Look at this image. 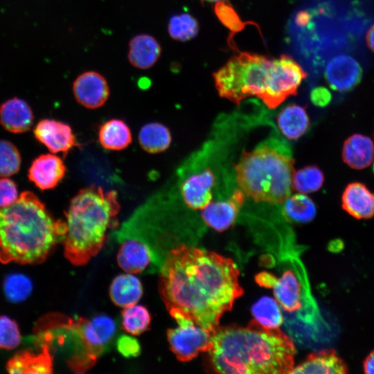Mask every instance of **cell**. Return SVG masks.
Here are the masks:
<instances>
[{"label":"cell","mask_w":374,"mask_h":374,"mask_svg":"<svg viewBox=\"0 0 374 374\" xmlns=\"http://www.w3.org/2000/svg\"><path fill=\"white\" fill-rule=\"evenodd\" d=\"M238 277L231 259L182 243L165 254L159 288L172 317L189 318L212 332L243 294Z\"/></svg>","instance_id":"cell-1"},{"label":"cell","mask_w":374,"mask_h":374,"mask_svg":"<svg viewBox=\"0 0 374 374\" xmlns=\"http://www.w3.org/2000/svg\"><path fill=\"white\" fill-rule=\"evenodd\" d=\"M207 353L217 373L285 374L294 367L296 350L278 328H267L253 320L246 327L218 326L211 332Z\"/></svg>","instance_id":"cell-2"},{"label":"cell","mask_w":374,"mask_h":374,"mask_svg":"<svg viewBox=\"0 0 374 374\" xmlns=\"http://www.w3.org/2000/svg\"><path fill=\"white\" fill-rule=\"evenodd\" d=\"M65 232V221L55 220L36 195L24 191L0 208V262L41 263Z\"/></svg>","instance_id":"cell-3"},{"label":"cell","mask_w":374,"mask_h":374,"mask_svg":"<svg viewBox=\"0 0 374 374\" xmlns=\"http://www.w3.org/2000/svg\"><path fill=\"white\" fill-rule=\"evenodd\" d=\"M117 193L100 186L84 188L71 199L62 239L65 257L73 264L87 263L103 247L109 229L118 224Z\"/></svg>","instance_id":"cell-4"},{"label":"cell","mask_w":374,"mask_h":374,"mask_svg":"<svg viewBox=\"0 0 374 374\" xmlns=\"http://www.w3.org/2000/svg\"><path fill=\"white\" fill-rule=\"evenodd\" d=\"M294 164L287 145L271 138L242 152L234 165L235 179L256 202L280 204L291 195Z\"/></svg>","instance_id":"cell-5"},{"label":"cell","mask_w":374,"mask_h":374,"mask_svg":"<svg viewBox=\"0 0 374 374\" xmlns=\"http://www.w3.org/2000/svg\"><path fill=\"white\" fill-rule=\"evenodd\" d=\"M221 69L213 73L219 95L240 105L256 96L269 109L282 103L276 58L239 49Z\"/></svg>","instance_id":"cell-6"},{"label":"cell","mask_w":374,"mask_h":374,"mask_svg":"<svg viewBox=\"0 0 374 374\" xmlns=\"http://www.w3.org/2000/svg\"><path fill=\"white\" fill-rule=\"evenodd\" d=\"M69 324L75 335L78 346L74 354L67 359V364L75 373H84L95 364L114 337L116 324L112 319L105 315H99L91 320L69 317Z\"/></svg>","instance_id":"cell-7"},{"label":"cell","mask_w":374,"mask_h":374,"mask_svg":"<svg viewBox=\"0 0 374 374\" xmlns=\"http://www.w3.org/2000/svg\"><path fill=\"white\" fill-rule=\"evenodd\" d=\"M177 327L168 329L167 338L170 349L177 358L188 362L201 352H208L211 345V332L192 319L177 315L173 317Z\"/></svg>","instance_id":"cell-8"},{"label":"cell","mask_w":374,"mask_h":374,"mask_svg":"<svg viewBox=\"0 0 374 374\" xmlns=\"http://www.w3.org/2000/svg\"><path fill=\"white\" fill-rule=\"evenodd\" d=\"M255 279L260 286L273 290L277 301L286 311L293 312L301 308V287L292 270L285 271L280 277L262 271Z\"/></svg>","instance_id":"cell-9"},{"label":"cell","mask_w":374,"mask_h":374,"mask_svg":"<svg viewBox=\"0 0 374 374\" xmlns=\"http://www.w3.org/2000/svg\"><path fill=\"white\" fill-rule=\"evenodd\" d=\"M73 93L79 104L88 109H96L107 100L109 88L103 75L96 71H88L75 78Z\"/></svg>","instance_id":"cell-10"},{"label":"cell","mask_w":374,"mask_h":374,"mask_svg":"<svg viewBox=\"0 0 374 374\" xmlns=\"http://www.w3.org/2000/svg\"><path fill=\"white\" fill-rule=\"evenodd\" d=\"M244 201V192L240 188H235L227 199L211 202L202 209V218L212 229L224 231L234 223Z\"/></svg>","instance_id":"cell-11"},{"label":"cell","mask_w":374,"mask_h":374,"mask_svg":"<svg viewBox=\"0 0 374 374\" xmlns=\"http://www.w3.org/2000/svg\"><path fill=\"white\" fill-rule=\"evenodd\" d=\"M33 132L35 138L53 153L66 154L78 145L71 127L61 121L48 118L41 120Z\"/></svg>","instance_id":"cell-12"},{"label":"cell","mask_w":374,"mask_h":374,"mask_svg":"<svg viewBox=\"0 0 374 374\" xmlns=\"http://www.w3.org/2000/svg\"><path fill=\"white\" fill-rule=\"evenodd\" d=\"M215 183V175L210 168L191 175L181 186L184 203L192 209H203L212 202Z\"/></svg>","instance_id":"cell-13"},{"label":"cell","mask_w":374,"mask_h":374,"mask_svg":"<svg viewBox=\"0 0 374 374\" xmlns=\"http://www.w3.org/2000/svg\"><path fill=\"white\" fill-rule=\"evenodd\" d=\"M362 70L359 63L348 55H336L330 60L325 77L330 87L338 91L353 89L360 82Z\"/></svg>","instance_id":"cell-14"},{"label":"cell","mask_w":374,"mask_h":374,"mask_svg":"<svg viewBox=\"0 0 374 374\" xmlns=\"http://www.w3.org/2000/svg\"><path fill=\"white\" fill-rule=\"evenodd\" d=\"M66 166L57 156L46 154L37 157L32 163L28 177L41 190L55 188L63 179Z\"/></svg>","instance_id":"cell-15"},{"label":"cell","mask_w":374,"mask_h":374,"mask_svg":"<svg viewBox=\"0 0 374 374\" xmlns=\"http://www.w3.org/2000/svg\"><path fill=\"white\" fill-rule=\"evenodd\" d=\"M6 369L10 373H51L53 356L51 348L43 344H41L40 352L21 350L10 359L6 364Z\"/></svg>","instance_id":"cell-16"},{"label":"cell","mask_w":374,"mask_h":374,"mask_svg":"<svg viewBox=\"0 0 374 374\" xmlns=\"http://www.w3.org/2000/svg\"><path fill=\"white\" fill-rule=\"evenodd\" d=\"M118 265L126 272L143 271L155 258L151 247L143 240L130 238L124 241L117 254Z\"/></svg>","instance_id":"cell-17"},{"label":"cell","mask_w":374,"mask_h":374,"mask_svg":"<svg viewBox=\"0 0 374 374\" xmlns=\"http://www.w3.org/2000/svg\"><path fill=\"white\" fill-rule=\"evenodd\" d=\"M341 207L356 219H369L374 216V193L362 183H350L343 192Z\"/></svg>","instance_id":"cell-18"},{"label":"cell","mask_w":374,"mask_h":374,"mask_svg":"<svg viewBox=\"0 0 374 374\" xmlns=\"http://www.w3.org/2000/svg\"><path fill=\"white\" fill-rule=\"evenodd\" d=\"M33 120L31 107L21 98H13L0 105V123L8 132H27L30 129Z\"/></svg>","instance_id":"cell-19"},{"label":"cell","mask_w":374,"mask_h":374,"mask_svg":"<svg viewBox=\"0 0 374 374\" xmlns=\"http://www.w3.org/2000/svg\"><path fill=\"white\" fill-rule=\"evenodd\" d=\"M348 367L335 350L328 349L310 354L290 373L344 374Z\"/></svg>","instance_id":"cell-20"},{"label":"cell","mask_w":374,"mask_h":374,"mask_svg":"<svg viewBox=\"0 0 374 374\" xmlns=\"http://www.w3.org/2000/svg\"><path fill=\"white\" fill-rule=\"evenodd\" d=\"M341 154L344 162L351 168L364 169L373 161L374 143L367 136L353 134L344 141Z\"/></svg>","instance_id":"cell-21"},{"label":"cell","mask_w":374,"mask_h":374,"mask_svg":"<svg viewBox=\"0 0 374 374\" xmlns=\"http://www.w3.org/2000/svg\"><path fill=\"white\" fill-rule=\"evenodd\" d=\"M161 53V46L153 36L140 34L130 40L127 57L135 68L148 69L157 62Z\"/></svg>","instance_id":"cell-22"},{"label":"cell","mask_w":374,"mask_h":374,"mask_svg":"<svg viewBox=\"0 0 374 374\" xmlns=\"http://www.w3.org/2000/svg\"><path fill=\"white\" fill-rule=\"evenodd\" d=\"M277 125L283 135L287 139L296 140L306 132L310 122L303 107L291 104L278 113Z\"/></svg>","instance_id":"cell-23"},{"label":"cell","mask_w":374,"mask_h":374,"mask_svg":"<svg viewBox=\"0 0 374 374\" xmlns=\"http://www.w3.org/2000/svg\"><path fill=\"white\" fill-rule=\"evenodd\" d=\"M109 293L116 305L126 308L139 301L143 294V287L137 277L130 274H121L113 280Z\"/></svg>","instance_id":"cell-24"},{"label":"cell","mask_w":374,"mask_h":374,"mask_svg":"<svg viewBox=\"0 0 374 374\" xmlns=\"http://www.w3.org/2000/svg\"><path fill=\"white\" fill-rule=\"evenodd\" d=\"M132 140L130 129L122 120L111 119L99 127L98 141L105 149L122 150L128 147Z\"/></svg>","instance_id":"cell-25"},{"label":"cell","mask_w":374,"mask_h":374,"mask_svg":"<svg viewBox=\"0 0 374 374\" xmlns=\"http://www.w3.org/2000/svg\"><path fill=\"white\" fill-rule=\"evenodd\" d=\"M141 147L147 152L155 154L167 150L172 141L169 129L160 123H150L143 125L139 134Z\"/></svg>","instance_id":"cell-26"},{"label":"cell","mask_w":374,"mask_h":374,"mask_svg":"<svg viewBox=\"0 0 374 374\" xmlns=\"http://www.w3.org/2000/svg\"><path fill=\"white\" fill-rule=\"evenodd\" d=\"M286 217L296 222L305 223L314 219L317 208L311 198L303 193L290 195L284 202Z\"/></svg>","instance_id":"cell-27"},{"label":"cell","mask_w":374,"mask_h":374,"mask_svg":"<svg viewBox=\"0 0 374 374\" xmlns=\"http://www.w3.org/2000/svg\"><path fill=\"white\" fill-rule=\"evenodd\" d=\"M214 11L220 22L231 31L228 38V44L234 51L238 49L233 42V37L236 33L250 24L256 26L260 30L259 26L254 22L243 21L229 1L222 0L216 2Z\"/></svg>","instance_id":"cell-28"},{"label":"cell","mask_w":374,"mask_h":374,"mask_svg":"<svg viewBox=\"0 0 374 374\" xmlns=\"http://www.w3.org/2000/svg\"><path fill=\"white\" fill-rule=\"evenodd\" d=\"M255 320L267 328H278L283 323V316L278 303L267 296L258 300L252 307Z\"/></svg>","instance_id":"cell-29"},{"label":"cell","mask_w":374,"mask_h":374,"mask_svg":"<svg viewBox=\"0 0 374 374\" xmlns=\"http://www.w3.org/2000/svg\"><path fill=\"white\" fill-rule=\"evenodd\" d=\"M323 181V173L318 166H307L294 172L292 187L300 193L307 194L319 190Z\"/></svg>","instance_id":"cell-30"},{"label":"cell","mask_w":374,"mask_h":374,"mask_svg":"<svg viewBox=\"0 0 374 374\" xmlns=\"http://www.w3.org/2000/svg\"><path fill=\"white\" fill-rule=\"evenodd\" d=\"M168 32L175 40L186 42L199 32V23L190 14L181 13L172 16L168 22Z\"/></svg>","instance_id":"cell-31"},{"label":"cell","mask_w":374,"mask_h":374,"mask_svg":"<svg viewBox=\"0 0 374 374\" xmlns=\"http://www.w3.org/2000/svg\"><path fill=\"white\" fill-rule=\"evenodd\" d=\"M150 314L148 310L139 305L125 308L122 312L123 328L132 335H138L148 329L150 323Z\"/></svg>","instance_id":"cell-32"},{"label":"cell","mask_w":374,"mask_h":374,"mask_svg":"<svg viewBox=\"0 0 374 374\" xmlns=\"http://www.w3.org/2000/svg\"><path fill=\"white\" fill-rule=\"evenodd\" d=\"M3 290L8 301L19 303L29 296L33 290V283L28 277L22 274H11L4 280Z\"/></svg>","instance_id":"cell-33"},{"label":"cell","mask_w":374,"mask_h":374,"mask_svg":"<svg viewBox=\"0 0 374 374\" xmlns=\"http://www.w3.org/2000/svg\"><path fill=\"white\" fill-rule=\"evenodd\" d=\"M20 166L21 156L16 146L8 141L0 140V177L16 174Z\"/></svg>","instance_id":"cell-34"},{"label":"cell","mask_w":374,"mask_h":374,"mask_svg":"<svg viewBox=\"0 0 374 374\" xmlns=\"http://www.w3.org/2000/svg\"><path fill=\"white\" fill-rule=\"evenodd\" d=\"M20 341V332L16 321L7 316H0V348L14 349Z\"/></svg>","instance_id":"cell-35"},{"label":"cell","mask_w":374,"mask_h":374,"mask_svg":"<svg viewBox=\"0 0 374 374\" xmlns=\"http://www.w3.org/2000/svg\"><path fill=\"white\" fill-rule=\"evenodd\" d=\"M18 197V190L16 184L8 178H1L0 208L11 205L17 199Z\"/></svg>","instance_id":"cell-36"},{"label":"cell","mask_w":374,"mask_h":374,"mask_svg":"<svg viewBox=\"0 0 374 374\" xmlns=\"http://www.w3.org/2000/svg\"><path fill=\"white\" fill-rule=\"evenodd\" d=\"M118 350L125 357H135L140 353V346L134 338L123 335L117 341Z\"/></svg>","instance_id":"cell-37"},{"label":"cell","mask_w":374,"mask_h":374,"mask_svg":"<svg viewBox=\"0 0 374 374\" xmlns=\"http://www.w3.org/2000/svg\"><path fill=\"white\" fill-rule=\"evenodd\" d=\"M332 99L330 92L324 87H314L310 93L312 103L319 107H325Z\"/></svg>","instance_id":"cell-38"},{"label":"cell","mask_w":374,"mask_h":374,"mask_svg":"<svg viewBox=\"0 0 374 374\" xmlns=\"http://www.w3.org/2000/svg\"><path fill=\"white\" fill-rule=\"evenodd\" d=\"M310 19L311 15L310 12L306 10H300L294 17V22L299 27H305L308 25Z\"/></svg>","instance_id":"cell-39"},{"label":"cell","mask_w":374,"mask_h":374,"mask_svg":"<svg viewBox=\"0 0 374 374\" xmlns=\"http://www.w3.org/2000/svg\"><path fill=\"white\" fill-rule=\"evenodd\" d=\"M363 371L367 374H374V350L365 358L363 362Z\"/></svg>","instance_id":"cell-40"},{"label":"cell","mask_w":374,"mask_h":374,"mask_svg":"<svg viewBox=\"0 0 374 374\" xmlns=\"http://www.w3.org/2000/svg\"><path fill=\"white\" fill-rule=\"evenodd\" d=\"M366 40L368 46L374 53V24L368 30Z\"/></svg>","instance_id":"cell-41"},{"label":"cell","mask_w":374,"mask_h":374,"mask_svg":"<svg viewBox=\"0 0 374 374\" xmlns=\"http://www.w3.org/2000/svg\"><path fill=\"white\" fill-rule=\"evenodd\" d=\"M220 1H222V0H202V1H205V2H217Z\"/></svg>","instance_id":"cell-42"},{"label":"cell","mask_w":374,"mask_h":374,"mask_svg":"<svg viewBox=\"0 0 374 374\" xmlns=\"http://www.w3.org/2000/svg\"><path fill=\"white\" fill-rule=\"evenodd\" d=\"M373 172L374 173V163H373Z\"/></svg>","instance_id":"cell-43"}]
</instances>
